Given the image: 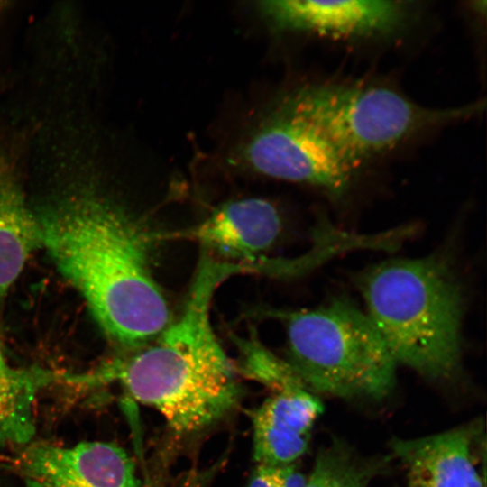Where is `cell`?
Instances as JSON below:
<instances>
[{"instance_id":"17","label":"cell","mask_w":487,"mask_h":487,"mask_svg":"<svg viewBox=\"0 0 487 487\" xmlns=\"http://www.w3.org/2000/svg\"><path fill=\"white\" fill-rule=\"evenodd\" d=\"M11 7V2L0 1V15L4 14Z\"/></svg>"},{"instance_id":"16","label":"cell","mask_w":487,"mask_h":487,"mask_svg":"<svg viewBox=\"0 0 487 487\" xmlns=\"http://www.w3.org/2000/svg\"><path fill=\"white\" fill-rule=\"evenodd\" d=\"M247 487H286L283 467L256 464Z\"/></svg>"},{"instance_id":"6","label":"cell","mask_w":487,"mask_h":487,"mask_svg":"<svg viewBox=\"0 0 487 487\" xmlns=\"http://www.w3.org/2000/svg\"><path fill=\"white\" fill-rule=\"evenodd\" d=\"M244 159L259 173L335 197L347 190L354 171L317 129L280 100L250 134Z\"/></svg>"},{"instance_id":"3","label":"cell","mask_w":487,"mask_h":487,"mask_svg":"<svg viewBox=\"0 0 487 487\" xmlns=\"http://www.w3.org/2000/svg\"><path fill=\"white\" fill-rule=\"evenodd\" d=\"M360 286L366 314L397 363L431 380L458 372L463 293L446 261H386L368 270Z\"/></svg>"},{"instance_id":"12","label":"cell","mask_w":487,"mask_h":487,"mask_svg":"<svg viewBox=\"0 0 487 487\" xmlns=\"http://www.w3.org/2000/svg\"><path fill=\"white\" fill-rule=\"evenodd\" d=\"M480 425L470 424L414 439L392 441L407 469L409 487H482L473 457Z\"/></svg>"},{"instance_id":"9","label":"cell","mask_w":487,"mask_h":487,"mask_svg":"<svg viewBox=\"0 0 487 487\" xmlns=\"http://www.w3.org/2000/svg\"><path fill=\"white\" fill-rule=\"evenodd\" d=\"M275 28L334 38H357L391 32L403 23L407 7L396 1H302L260 3Z\"/></svg>"},{"instance_id":"15","label":"cell","mask_w":487,"mask_h":487,"mask_svg":"<svg viewBox=\"0 0 487 487\" xmlns=\"http://www.w3.org/2000/svg\"><path fill=\"white\" fill-rule=\"evenodd\" d=\"M233 340L238 351L235 366L239 376L262 383L272 392L306 388L289 363L265 346L253 330L234 335Z\"/></svg>"},{"instance_id":"5","label":"cell","mask_w":487,"mask_h":487,"mask_svg":"<svg viewBox=\"0 0 487 487\" xmlns=\"http://www.w3.org/2000/svg\"><path fill=\"white\" fill-rule=\"evenodd\" d=\"M279 100L317 129L354 170L417 133L481 108H428L386 87L344 83L304 86Z\"/></svg>"},{"instance_id":"8","label":"cell","mask_w":487,"mask_h":487,"mask_svg":"<svg viewBox=\"0 0 487 487\" xmlns=\"http://www.w3.org/2000/svg\"><path fill=\"white\" fill-rule=\"evenodd\" d=\"M280 230V216L272 203L247 198L225 202L200 223L180 231L155 234V238L196 242L217 259L256 273L259 263L265 260L263 253L276 243Z\"/></svg>"},{"instance_id":"13","label":"cell","mask_w":487,"mask_h":487,"mask_svg":"<svg viewBox=\"0 0 487 487\" xmlns=\"http://www.w3.org/2000/svg\"><path fill=\"white\" fill-rule=\"evenodd\" d=\"M58 374L41 367L17 368L0 345V446H25L35 434L33 406L41 389Z\"/></svg>"},{"instance_id":"2","label":"cell","mask_w":487,"mask_h":487,"mask_svg":"<svg viewBox=\"0 0 487 487\" xmlns=\"http://www.w3.org/2000/svg\"><path fill=\"white\" fill-rule=\"evenodd\" d=\"M238 264L202 250L179 315L145 345L65 381L87 386L118 383L134 401L149 406L179 436L202 433L231 414L242 397L234 363L211 321L216 291Z\"/></svg>"},{"instance_id":"1","label":"cell","mask_w":487,"mask_h":487,"mask_svg":"<svg viewBox=\"0 0 487 487\" xmlns=\"http://www.w3.org/2000/svg\"><path fill=\"white\" fill-rule=\"evenodd\" d=\"M35 213L42 247L121 353L145 345L171 322L151 269L154 234L117 203L84 185Z\"/></svg>"},{"instance_id":"11","label":"cell","mask_w":487,"mask_h":487,"mask_svg":"<svg viewBox=\"0 0 487 487\" xmlns=\"http://www.w3.org/2000/svg\"><path fill=\"white\" fill-rule=\"evenodd\" d=\"M16 139L7 138L0 129V300L32 253L42 247L40 223L22 184L21 143Z\"/></svg>"},{"instance_id":"14","label":"cell","mask_w":487,"mask_h":487,"mask_svg":"<svg viewBox=\"0 0 487 487\" xmlns=\"http://www.w3.org/2000/svg\"><path fill=\"white\" fill-rule=\"evenodd\" d=\"M381 462L356 455L339 440L323 448L304 487H368Z\"/></svg>"},{"instance_id":"7","label":"cell","mask_w":487,"mask_h":487,"mask_svg":"<svg viewBox=\"0 0 487 487\" xmlns=\"http://www.w3.org/2000/svg\"><path fill=\"white\" fill-rule=\"evenodd\" d=\"M25 487H141L134 463L115 443H30L15 462Z\"/></svg>"},{"instance_id":"10","label":"cell","mask_w":487,"mask_h":487,"mask_svg":"<svg viewBox=\"0 0 487 487\" xmlns=\"http://www.w3.org/2000/svg\"><path fill=\"white\" fill-rule=\"evenodd\" d=\"M322 403L304 387L274 391L251 414L256 464L291 465L307 450Z\"/></svg>"},{"instance_id":"4","label":"cell","mask_w":487,"mask_h":487,"mask_svg":"<svg viewBox=\"0 0 487 487\" xmlns=\"http://www.w3.org/2000/svg\"><path fill=\"white\" fill-rule=\"evenodd\" d=\"M275 317L286 326L287 360L304 386L341 398L386 397L397 363L366 314L345 299Z\"/></svg>"}]
</instances>
